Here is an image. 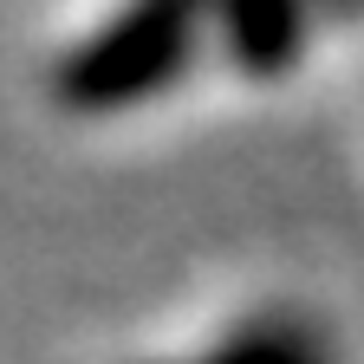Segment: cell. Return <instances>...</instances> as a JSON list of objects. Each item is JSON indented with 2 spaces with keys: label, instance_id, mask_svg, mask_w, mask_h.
Segmentation results:
<instances>
[{
  "label": "cell",
  "instance_id": "cell-2",
  "mask_svg": "<svg viewBox=\"0 0 364 364\" xmlns=\"http://www.w3.org/2000/svg\"><path fill=\"white\" fill-rule=\"evenodd\" d=\"M124 364H345L338 332L287 293H228L156 332Z\"/></svg>",
  "mask_w": 364,
  "mask_h": 364
},
{
  "label": "cell",
  "instance_id": "cell-1",
  "mask_svg": "<svg viewBox=\"0 0 364 364\" xmlns=\"http://www.w3.org/2000/svg\"><path fill=\"white\" fill-rule=\"evenodd\" d=\"M228 72L215 0H85L46 53V98L78 124L144 117Z\"/></svg>",
  "mask_w": 364,
  "mask_h": 364
}]
</instances>
